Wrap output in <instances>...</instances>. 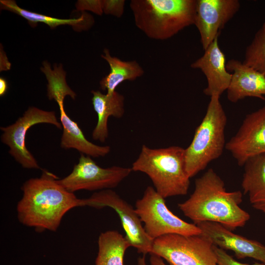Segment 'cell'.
<instances>
[{"instance_id":"7402d4cb","label":"cell","mask_w":265,"mask_h":265,"mask_svg":"<svg viewBox=\"0 0 265 265\" xmlns=\"http://www.w3.org/2000/svg\"><path fill=\"white\" fill-rule=\"evenodd\" d=\"M43 67L41 70L45 75L48 84L47 95L50 100L54 99L57 103L64 102L65 97L69 95L75 99L76 94L70 88L66 81V73L62 65H54L52 70L51 65L47 61L43 63Z\"/></svg>"},{"instance_id":"2e32d148","label":"cell","mask_w":265,"mask_h":265,"mask_svg":"<svg viewBox=\"0 0 265 265\" xmlns=\"http://www.w3.org/2000/svg\"><path fill=\"white\" fill-rule=\"evenodd\" d=\"M92 102L98 116L97 124L92 136L94 140L105 142L108 136V119L110 116L121 118L124 113V96L115 91L111 94H103L92 90Z\"/></svg>"},{"instance_id":"9c48e42d","label":"cell","mask_w":265,"mask_h":265,"mask_svg":"<svg viewBox=\"0 0 265 265\" xmlns=\"http://www.w3.org/2000/svg\"><path fill=\"white\" fill-rule=\"evenodd\" d=\"M97 209L110 207L118 213L131 246L138 253L146 255L152 250L153 240L146 233L135 208L112 189L94 193L90 197L81 199V207Z\"/></svg>"},{"instance_id":"7c38bea8","label":"cell","mask_w":265,"mask_h":265,"mask_svg":"<svg viewBox=\"0 0 265 265\" xmlns=\"http://www.w3.org/2000/svg\"><path fill=\"white\" fill-rule=\"evenodd\" d=\"M238 0H196L194 25L205 50L240 8Z\"/></svg>"},{"instance_id":"3957f363","label":"cell","mask_w":265,"mask_h":265,"mask_svg":"<svg viewBox=\"0 0 265 265\" xmlns=\"http://www.w3.org/2000/svg\"><path fill=\"white\" fill-rule=\"evenodd\" d=\"M131 168L146 174L164 198L187 193L190 178L186 168L185 149L182 147L151 148L143 144Z\"/></svg>"},{"instance_id":"277c9868","label":"cell","mask_w":265,"mask_h":265,"mask_svg":"<svg viewBox=\"0 0 265 265\" xmlns=\"http://www.w3.org/2000/svg\"><path fill=\"white\" fill-rule=\"evenodd\" d=\"M196 0H132L136 26L148 37L163 40L194 25Z\"/></svg>"},{"instance_id":"7a4b0ae2","label":"cell","mask_w":265,"mask_h":265,"mask_svg":"<svg viewBox=\"0 0 265 265\" xmlns=\"http://www.w3.org/2000/svg\"><path fill=\"white\" fill-rule=\"evenodd\" d=\"M242 201V192L227 191L223 180L210 168L195 180L189 197L178 205L196 225L214 222L234 229L244 226L250 218V214L239 206Z\"/></svg>"},{"instance_id":"9a60e30c","label":"cell","mask_w":265,"mask_h":265,"mask_svg":"<svg viewBox=\"0 0 265 265\" xmlns=\"http://www.w3.org/2000/svg\"><path fill=\"white\" fill-rule=\"evenodd\" d=\"M226 68L232 72V79L227 90V98L236 103L246 97L265 100V76L237 59L226 62Z\"/></svg>"},{"instance_id":"4fadbf2b","label":"cell","mask_w":265,"mask_h":265,"mask_svg":"<svg viewBox=\"0 0 265 265\" xmlns=\"http://www.w3.org/2000/svg\"><path fill=\"white\" fill-rule=\"evenodd\" d=\"M196 225L202 236L215 246L232 251L239 259L251 258L265 264V246L261 243L236 234L223 225L203 222Z\"/></svg>"},{"instance_id":"83f0119b","label":"cell","mask_w":265,"mask_h":265,"mask_svg":"<svg viewBox=\"0 0 265 265\" xmlns=\"http://www.w3.org/2000/svg\"><path fill=\"white\" fill-rule=\"evenodd\" d=\"M8 89V84L6 80L3 78H0V95H4Z\"/></svg>"},{"instance_id":"d6986e66","label":"cell","mask_w":265,"mask_h":265,"mask_svg":"<svg viewBox=\"0 0 265 265\" xmlns=\"http://www.w3.org/2000/svg\"><path fill=\"white\" fill-rule=\"evenodd\" d=\"M101 57L108 63L110 72L100 81V88L107 90V94L115 91L116 87L126 80L133 81L144 74V70L135 60L123 61L111 56L109 50L105 49Z\"/></svg>"},{"instance_id":"52a82bcc","label":"cell","mask_w":265,"mask_h":265,"mask_svg":"<svg viewBox=\"0 0 265 265\" xmlns=\"http://www.w3.org/2000/svg\"><path fill=\"white\" fill-rule=\"evenodd\" d=\"M150 254L169 265H218L213 244L202 235L167 234L153 240Z\"/></svg>"},{"instance_id":"44dd1931","label":"cell","mask_w":265,"mask_h":265,"mask_svg":"<svg viewBox=\"0 0 265 265\" xmlns=\"http://www.w3.org/2000/svg\"><path fill=\"white\" fill-rule=\"evenodd\" d=\"M98 253L95 265H124L125 253L131 245L117 231L109 230L99 237Z\"/></svg>"},{"instance_id":"ffe728a7","label":"cell","mask_w":265,"mask_h":265,"mask_svg":"<svg viewBox=\"0 0 265 265\" xmlns=\"http://www.w3.org/2000/svg\"><path fill=\"white\" fill-rule=\"evenodd\" d=\"M0 8L17 14L27 20L29 25L35 26L38 23H43L48 25L51 29L63 25H69L77 30H85L89 28L93 24V17L83 14L78 19H62L51 17L34 12L28 11L19 7L15 1L12 0H1Z\"/></svg>"},{"instance_id":"484cf974","label":"cell","mask_w":265,"mask_h":265,"mask_svg":"<svg viewBox=\"0 0 265 265\" xmlns=\"http://www.w3.org/2000/svg\"><path fill=\"white\" fill-rule=\"evenodd\" d=\"M78 2V9L88 10L101 15L103 13L102 0H81Z\"/></svg>"},{"instance_id":"ba28073f","label":"cell","mask_w":265,"mask_h":265,"mask_svg":"<svg viewBox=\"0 0 265 265\" xmlns=\"http://www.w3.org/2000/svg\"><path fill=\"white\" fill-rule=\"evenodd\" d=\"M132 172L131 167H102L91 157L80 154L79 162L74 165L72 171L64 178L58 179V182L72 193L80 190L111 189L118 186Z\"/></svg>"},{"instance_id":"5b68a950","label":"cell","mask_w":265,"mask_h":265,"mask_svg":"<svg viewBox=\"0 0 265 265\" xmlns=\"http://www.w3.org/2000/svg\"><path fill=\"white\" fill-rule=\"evenodd\" d=\"M205 115L185 149L186 168L191 178L219 158L225 148L227 118L220 97H210Z\"/></svg>"},{"instance_id":"e0dca14e","label":"cell","mask_w":265,"mask_h":265,"mask_svg":"<svg viewBox=\"0 0 265 265\" xmlns=\"http://www.w3.org/2000/svg\"><path fill=\"white\" fill-rule=\"evenodd\" d=\"M63 133L60 147L65 149H75L81 154L92 158L103 157L110 151L109 146H99L87 140L77 123L66 114L63 102L57 103Z\"/></svg>"},{"instance_id":"8fae6325","label":"cell","mask_w":265,"mask_h":265,"mask_svg":"<svg viewBox=\"0 0 265 265\" xmlns=\"http://www.w3.org/2000/svg\"><path fill=\"white\" fill-rule=\"evenodd\" d=\"M238 165L265 153V105L247 114L236 133L226 143Z\"/></svg>"},{"instance_id":"cb8c5ba5","label":"cell","mask_w":265,"mask_h":265,"mask_svg":"<svg viewBox=\"0 0 265 265\" xmlns=\"http://www.w3.org/2000/svg\"><path fill=\"white\" fill-rule=\"evenodd\" d=\"M103 12L117 18L122 17L124 11L125 0H102Z\"/></svg>"},{"instance_id":"ac0fdd59","label":"cell","mask_w":265,"mask_h":265,"mask_svg":"<svg viewBox=\"0 0 265 265\" xmlns=\"http://www.w3.org/2000/svg\"><path fill=\"white\" fill-rule=\"evenodd\" d=\"M243 166V192L252 207L265 214V153L249 159Z\"/></svg>"},{"instance_id":"d4e9b609","label":"cell","mask_w":265,"mask_h":265,"mask_svg":"<svg viewBox=\"0 0 265 265\" xmlns=\"http://www.w3.org/2000/svg\"><path fill=\"white\" fill-rule=\"evenodd\" d=\"M213 249L218 265H265L262 263H255L252 265L238 262L228 254L224 250L213 245Z\"/></svg>"},{"instance_id":"8992f818","label":"cell","mask_w":265,"mask_h":265,"mask_svg":"<svg viewBox=\"0 0 265 265\" xmlns=\"http://www.w3.org/2000/svg\"><path fill=\"white\" fill-rule=\"evenodd\" d=\"M135 209L148 236L153 240L167 234L184 236L201 235L200 229L186 222L169 210L165 198L151 186L145 189L142 197L135 204Z\"/></svg>"},{"instance_id":"4316f807","label":"cell","mask_w":265,"mask_h":265,"mask_svg":"<svg viewBox=\"0 0 265 265\" xmlns=\"http://www.w3.org/2000/svg\"><path fill=\"white\" fill-rule=\"evenodd\" d=\"M150 255V263L151 265H167L161 257L154 254Z\"/></svg>"},{"instance_id":"f1b7e54d","label":"cell","mask_w":265,"mask_h":265,"mask_svg":"<svg viewBox=\"0 0 265 265\" xmlns=\"http://www.w3.org/2000/svg\"><path fill=\"white\" fill-rule=\"evenodd\" d=\"M137 265H147L145 255H143L142 257H140L138 259Z\"/></svg>"},{"instance_id":"6da1fadb","label":"cell","mask_w":265,"mask_h":265,"mask_svg":"<svg viewBox=\"0 0 265 265\" xmlns=\"http://www.w3.org/2000/svg\"><path fill=\"white\" fill-rule=\"evenodd\" d=\"M21 189L23 196L16 207L18 220L37 231H56L65 214L80 207L81 199L66 190L58 177L46 170L40 177L26 181Z\"/></svg>"},{"instance_id":"5bb4252c","label":"cell","mask_w":265,"mask_h":265,"mask_svg":"<svg viewBox=\"0 0 265 265\" xmlns=\"http://www.w3.org/2000/svg\"><path fill=\"white\" fill-rule=\"evenodd\" d=\"M218 38L204 50L201 57L190 65L192 68L200 69L205 75L207 86L203 93L210 97H220L227 91L232 79V74L226 68L225 56L219 47Z\"/></svg>"},{"instance_id":"30bf717a","label":"cell","mask_w":265,"mask_h":265,"mask_svg":"<svg viewBox=\"0 0 265 265\" xmlns=\"http://www.w3.org/2000/svg\"><path fill=\"white\" fill-rule=\"evenodd\" d=\"M41 123L50 124L58 129L62 127L54 111H45L32 106L14 123L0 128L3 132L1 142L9 147V153L23 168H40L37 160L26 147V137L27 131L32 126Z\"/></svg>"},{"instance_id":"603a6c76","label":"cell","mask_w":265,"mask_h":265,"mask_svg":"<svg viewBox=\"0 0 265 265\" xmlns=\"http://www.w3.org/2000/svg\"><path fill=\"white\" fill-rule=\"evenodd\" d=\"M242 62L265 76V21L246 47Z\"/></svg>"}]
</instances>
